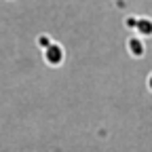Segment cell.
<instances>
[{"label":"cell","instance_id":"obj_1","mask_svg":"<svg viewBox=\"0 0 152 152\" xmlns=\"http://www.w3.org/2000/svg\"><path fill=\"white\" fill-rule=\"evenodd\" d=\"M42 57H45V61H47L49 66L57 68V66L64 64V59H66V51H64V47H61L59 42H51V47H47V49L42 51Z\"/></svg>","mask_w":152,"mask_h":152},{"label":"cell","instance_id":"obj_2","mask_svg":"<svg viewBox=\"0 0 152 152\" xmlns=\"http://www.w3.org/2000/svg\"><path fill=\"white\" fill-rule=\"evenodd\" d=\"M127 51L131 57H135V59H140V57L146 55V45H144V38L137 36V34H133L129 36V40H127Z\"/></svg>","mask_w":152,"mask_h":152},{"label":"cell","instance_id":"obj_3","mask_svg":"<svg viewBox=\"0 0 152 152\" xmlns=\"http://www.w3.org/2000/svg\"><path fill=\"white\" fill-rule=\"evenodd\" d=\"M135 32L137 36L142 38H152V19L150 17H137V26H135Z\"/></svg>","mask_w":152,"mask_h":152},{"label":"cell","instance_id":"obj_4","mask_svg":"<svg viewBox=\"0 0 152 152\" xmlns=\"http://www.w3.org/2000/svg\"><path fill=\"white\" fill-rule=\"evenodd\" d=\"M51 42H53V40H51V36H49V34H38V38H36V45L40 47L42 51H45L47 47H51Z\"/></svg>","mask_w":152,"mask_h":152},{"label":"cell","instance_id":"obj_5","mask_svg":"<svg viewBox=\"0 0 152 152\" xmlns=\"http://www.w3.org/2000/svg\"><path fill=\"white\" fill-rule=\"evenodd\" d=\"M135 26H137V17H133V15L125 17V28L127 30H135Z\"/></svg>","mask_w":152,"mask_h":152},{"label":"cell","instance_id":"obj_6","mask_svg":"<svg viewBox=\"0 0 152 152\" xmlns=\"http://www.w3.org/2000/svg\"><path fill=\"white\" fill-rule=\"evenodd\" d=\"M116 7H118V9H125L127 2H125V0H116Z\"/></svg>","mask_w":152,"mask_h":152},{"label":"cell","instance_id":"obj_7","mask_svg":"<svg viewBox=\"0 0 152 152\" xmlns=\"http://www.w3.org/2000/svg\"><path fill=\"white\" fill-rule=\"evenodd\" d=\"M148 89H150V91H152V74H150V76H148Z\"/></svg>","mask_w":152,"mask_h":152}]
</instances>
